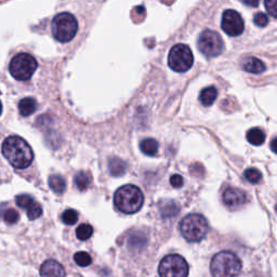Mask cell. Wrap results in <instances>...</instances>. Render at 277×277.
Here are the masks:
<instances>
[{"mask_svg":"<svg viewBox=\"0 0 277 277\" xmlns=\"http://www.w3.org/2000/svg\"><path fill=\"white\" fill-rule=\"evenodd\" d=\"M3 154L12 167L25 169L33 163L34 152L24 138L17 135L7 137L3 143Z\"/></svg>","mask_w":277,"mask_h":277,"instance_id":"cell-1","label":"cell"},{"mask_svg":"<svg viewBox=\"0 0 277 277\" xmlns=\"http://www.w3.org/2000/svg\"><path fill=\"white\" fill-rule=\"evenodd\" d=\"M114 204L123 214L132 215L142 208L144 204V195L137 187L127 184L115 192Z\"/></svg>","mask_w":277,"mask_h":277,"instance_id":"cell-2","label":"cell"},{"mask_svg":"<svg viewBox=\"0 0 277 277\" xmlns=\"http://www.w3.org/2000/svg\"><path fill=\"white\" fill-rule=\"evenodd\" d=\"M243 263L232 251H220L210 263V271L214 277H235L241 273Z\"/></svg>","mask_w":277,"mask_h":277,"instance_id":"cell-3","label":"cell"},{"mask_svg":"<svg viewBox=\"0 0 277 277\" xmlns=\"http://www.w3.org/2000/svg\"><path fill=\"white\" fill-rule=\"evenodd\" d=\"M182 236L190 243H199L208 234V222L204 216L191 214L184 217L179 225Z\"/></svg>","mask_w":277,"mask_h":277,"instance_id":"cell-4","label":"cell"},{"mask_svg":"<svg viewBox=\"0 0 277 277\" xmlns=\"http://www.w3.org/2000/svg\"><path fill=\"white\" fill-rule=\"evenodd\" d=\"M52 35L60 42H68L78 32L76 17L71 13L63 12L55 16L51 23Z\"/></svg>","mask_w":277,"mask_h":277,"instance_id":"cell-5","label":"cell"},{"mask_svg":"<svg viewBox=\"0 0 277 277\" xmlns=\"http://www.w3.org/2000/svg\"><path fill=\"white\" fill-rule=\"evenodd\" d=\"M37 61L29 53H18L11 60L9 70L16 80H29L37 70Z\"/></svg>","mask_w":277,"mask_h":277,"instance_id":"cell-6","label":"cell"},{"mask_svg":"<svg viewBox=\"0 0 277 277\" xmlns=\"http://www.w3.org/2000/svg\"><path fill=\"white\" fill-rule=\"evenodd\" d=\"M194 63V57L189 45L179 43L171 48L168 55L169 67L177 72L184 73L191 70Z\"/></svg>","mask_w":277,"mask_h":277,"instance_id":"cell-7","label":"cell"},{"mask_svg":"<svg viewBox=\"0 0 277 277\" xmlns=\"http://www.w3.org/2000/svg\"><path fill=\"white\" fill-rule=\"evenodd\" d=\"M158 273L160 277H188L189 264L180 255H168L160 261Z\"/></svg>","mask_w":277,"mask_h":277,"instance_id":"cell-8","label":"cell"},{"mask_svg":"<svg viewBox=\"0 0 277 277\" xmlns=\"http://www.w3.org/2000/svg\"><path fill=\"white\" fill-rule=\"evenodd\" d=\"M198 49L205 57L215 58L223 52L224 43L217 32L206 30L199 35Z\"/></svg>","mask_w":277,"mask_h":277,"instance_id":"cell-9","label":"cell"},{"mask_svg":"<svg viewBox=\"0 0 277 277\" xmlns=\"http://www.w3.org/2000/svg\"><path fill=\"white\" fill-rule=\"evenodd\" d=\"M221 27L225 34L230 37H237L242 35L245 31V24L243 17L237 11L228 9L222 14V21H221Z\"/></svg>","mask_w":277,"mask_h":277,"instance_id":"cell-10","label":"cell"},{"mask_svg":"<svg viewBox=\"0 0 277 277\" xmlns=\"http://www.w3.org/2000/svg\"><path fill=\"white\" fill-rule=\"evenodd\" d=\"M223 202L229 209H239L248 202V195L239 189L227 188L223 193Z\"/></svg>","mask_w":277,"mask_h":277,"instance_id":"cell-11","label":"cell"},{"mask_svg":"<svg viewBox=\"0 0 277 277\" xmlns=\"http://www.w3.org/2000/svg\"><path fill=\"white\" fill-rule=\"evenodd\" d=\"M66 273L63 265L57 260L49 259L44 261L40 266L41 277H65Z\"/></svg>","mask_w":277,"mask_h":277,"instance_id":"cell-12","label":"cell"},{"mask_svg":"<svg viewBox=\"0 0 277 277\" xmlns=\"http://www.w3.org/2000/svg\"><path fill=\"white\" fill-rule=\"evenodd\" d=\"M128 169V165L125 160L118 158V157H112L108 160V170L113 177H122L126 173Z\"/></svg>","mask_w":277,"mask_h":277,"instance_id":"cell-13","label":"cell"},{"mask_svg":"<svg viewBox=\"0 0 277 277\" xmlns=\"http://www.w3.org/2000/svg\"><path fill=\"white\" fill-rule=\"evenodd\" d=\"M243 68L248 73L260 74V73H263L266 67H265V64L261 60L250 57L244 60Z\"/></svg>","mask_w":277,"mask_h":277,"instance_id":"cell-14","label":"cell"},{"mask_svg":"<svg viewBox=\"0 0 277 277\" xmlns=\"http://www.w3.org/2000/svg\"><path fill=\"white\" fill-rule=\"evenodd\" d=\"M218 97V90L216 87L210 86L202 89L199 95V101L204 106H211L215 103Z\"/></svg>","mask_w":277,"mask_h":277,"instance_id":"cell-15","label":"cell"},{"mask_svg":"<svg viewBox=\"0 0 277 277\" xmlns=\"http://www.w3.org/2000/svg\"><path fill=\"white\" fill-rule=\"evenodd\" d=\"M37 109V102L33 98H25L18 103V110L22 116H31Z\"/></svg>","mask_w":277,"mask_h":277,"instance_id":"cell-16","label":"cell"},{"mask_svg":"<svg viewBox=\"0 0 277 277\" xmlns=\"http://www.w3.org/2000/svg\"><path fill=\"white\" fill-rule=\"evenodd\" d=\"M158 147H159L158 142L152 137L144 138V140H142L140 143L141 152L147 156H155L158 153Z\"/></svg>","mask_w":277,"mask_h":277,"instance_id":"cell-17","label":"cell"},{"mask_svg":"<svg viewBox=\"0 0 277 277\" xmlns=\"http://www.w3.org/2000/svg\"><path fill=\"white\" fill-rule=\"evenodd\" d=\"M247 140L255 146H260L265 141V133L260 128H252L247 132Z\"/></svg>","mask_w":277,"mask_h":277,"instance_id":"cell-18","label":"cell"},{"mask_svg":"<svg viewBox=\"0 0 277 277\" xmlns=\"http://www.w3.org/2000/svg\"><path fill=\"white\" fill-rule=\"evenodd\" d=\"M91 181L92 179L90 173L86 171H79L74 178V182H75L77 189L81 192H85L90 187Z\"/></svg>","mask_w":277,"mask_h":277,"instance_id":"cell-19","label":"cell"},{"mask_svg":"<svg viewBox=\"0 0 277 277\" xmlns=\"http://www.w3.org/2000/svg\"><path fill=\"white\" fill-rule=\"evenodd\" d=\"M179 206L174 201H164L160 206V214L163 218H172L179 214Z\"/></svg>","mask_w":277,"mask_h":277,"instance_id":"cell-20","label":"cell"},{"mask_svg":"<svg viewBox=\"0 0 277 277\" xmlns=\"http://www.w3.org/2000/svg\"><path fill=\"white\" fill-rule=\"evenodd\" d=\"M49 187L54 193L62 194L66 189V182L61 175L53 174L49 178Z\"/></svg>","mask_w":277,"mask_h":277,"instance_id":"cell-21","label":"cell"},{"mask_svg":"<svg viewBox=\"0 0 277 277\" xmlns=\"http://www.w3.org/2000/svg\"><path fill=\"white\" fill-rule=\"evenodd\" d=\"M92 234H94V227L90 224L82 223L76 229L77 238L80 239V241H87V239H89L92 236Z\"/></svg>","mask_w":277,"mask_h":277,"instance_id":"cell-22","label":"cell"},{"mask_svg":"<svg viewBox=\"0 0 277 277\" xmlns=\"http://www.w3.org/2000/svg\"><path fill=\"white\" fill-rule=\"evenodd\" d=\"M25 210H26L27 217H29L30 220H36V219H38L42 215V208H41V206L38 204V202L35 201V200Z\"/></svg>","mask_w":277,"mask_h":277,"instance_id":"cell-23","label":"cell"},{"mask_svg":"<svg viewBox=\"0 0 277 277\" xmlns=\"http://www.w3.org/2000/svg\"><path fill=\"white\" fill-rule=\"evenodd\" d=\"M244 175H245V179L248 181V182H250L251 184H257V183H259L262 179V174L261 172L256 169V168H248L245 170L244 172Z\"/></svg>","mask_w":277,"mask_h":277,"instance_id":"cell-24","label":"cell"},{"mask_svg":"<svg viewBox=\"0 0 277 277\" xmlns=\"http://www.w3.org/2000/svg\"><path fill=\"white\" fill-rule=\"evenodd\" d=\"M62 221L66 225H74L78 221V214L74 209H67L62 214Z\"/></svg>","mask_w":277,"mask_h":277,"instance_id":"cell-25","label":"cell"},{"mask_svg":"<svg viewBox=\"0 0 277 277\" xmlns=\"http://www.w3.org/2000/svg\"><path fill=\"white\" fill-rule=\"evenodd\" d=\"M74 261L76 262L77 265H79L81 267H85V266H88L91 264L92 259L88 252L79 251V252L75 253V256H74Z\"/></svg>","mask_w":277,"mask_h":277,"instance_id":"cell-26","label":"cell"},{"mask_svg":"<svg viewBox=\"0 0 277 277\" xmlns=\"http://www.w3.org/2000/svg\"><path fill=\"white\" fill-rule=\"evenodd\" d=\"M4 220L8 224H15L20 220V215L15 209H7L4 214Z\"/></svg>","mask_w":277,"mask_h":277,"instance_id":"cell-27","label":"cell"},{"mask_svg":"<svg viewBox=\"0 0 277 277\" xmlns=\"http://www.w3.org/2000/svg\"><path fill=\"white\" fill-rule=\"evenodd\" d=\"M33 201H34L33 197L30 196V195H27V194H22V195H18L15 198L16 205L20 208H23V209H26L27 207H29L32 204Z\"/></svg>","mask_w":277,"mask_h":277,"instance_id":"cell-28","label":"cell"},{"mask_svg":"<svg viewBox=\"0 0 277 277\" xmlns=\"http://www.w3.org/2000/svg\"><path fill=\"white\" fill-rule=\"evenodd\" d=\"M253 22L257 26L259 27H264L267 25V23H269V17H267L266 14L262 13V12H259L255 14V17H253Z\"/></svg>","mask_w":277,"mask_h":277,"instance_id":"cell-29","label":"cell"},{"mask_svg":"<svg viewBox=\"0 0 277 277\" xmlns=\"http://www.w3.org/2000/svg\"><path fill=\"white\" fill-rule=\"evenodd\" d=\"M170 183L174 189H180L183 187V178L179 174H174L170 178Z\"/></svg>","mask_w":277,"mask_h":277,"instance_id":"cell-30","label":"cell"},{"mask_svg":"<svg viewBox=\"0 0 277 277\" xmlns=\"http://www.w3.org/2000/svg\"><path fill=\"white\" fill-rule=\"evenodd\" d=\"M264 6L266 8L267 12H269L273 17H276V2L274 0H271V2H265Z\"/></svg>","mask_w":277,"mask_h":277,"instance_id":"cell-31","label":"cell"},{"mask_svg":"<svg viewBox=\"0 0 277 277\" xmlns=\"http://www.w3.org/2000/svg\"><path fill=\"white\" fill-rule=\"evenodd\" d=\"M244 4L245 5H248V6H253V7H257L258 5H259V3H258V2H244Z\"/></svg>","mask_w":277,"mask_h":277,"instance_id":"cell-32","label":"cell"},{"mask_svg":"<svg viewBox=\"0 0 277 277\" xmlns=\"http://www.w3.org/2000/svg\"><path fill=\"white\" fill-rule=\"evenodd\" d=\"M275 142H276V138H273V141H272V150H273V152H275Z\"/></svg>","mask_w":277,"mask_h":277,"instance_id":"cell-33","label":"cell"},{"mask_svg":"<svg viewBox=\"0 0 277 277\" xmlns=\"http://www.w3.org/2000/svg\"><path fill=\"white\" fill-rule=\"evenodd\" d=\"M2 113H3V104L0 102V115H2Z\"/></svg>","mask_w":277,"mask_h":277,"instance_id":"cell-34","label":"cell"}]
</instances>
